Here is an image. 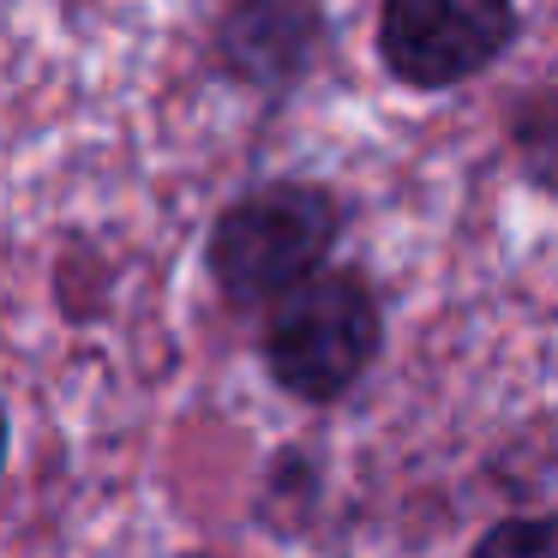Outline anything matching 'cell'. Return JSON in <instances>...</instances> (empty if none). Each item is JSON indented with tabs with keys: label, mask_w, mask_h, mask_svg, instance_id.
Wrapping results in <instances>:
<instances>
[{
	"label": "cell",
	"mask_w": 558,
	"mask_h": 558,
	"mask_svg": "<svg viewBox=\"0 0 558 558\" xmlns=\"http://www.w3.org/2000/svg\"><path fill=\"white\" fill-rule=\"evenodd\" d=\"M510 150L534 193L558 198V78L510 102Z\"/></svg>",
	"instance_id": "5"
},
{
	"label": "cell",
	"mask_w": 558,
	"mask_h": 558,
	"mask_svg": "<svg viewBox=\"0 0 558 558\" xmlns=\"http://www.w3.org/2000/svg\"><path fill=\"white\" fill-rule=\"evenodd\" d=\"M349 229V205L318 181H265L222 205L205 234V270L234 313H265L270 301L330 265Z\"/></svg>",
	"instance_id": "1"
},
{
	"label": "cell",
	"mask_w": 558,
	"mask_h": 558,
	"mask_svg": "<svg viewBox=\"0 0 558 558\" xmlns=\"http://www.w3.org/2000/svg\"><path fill=\"white\" fill-rule=\"evenodd\" d=\"M517 0H378V61L409 90H457L517 43Z\"/></svg>",
	"instance_id": "3"
},
{
	"label": "cell",
	"mask_w": 558,
	"mask_h": 558,
	"mask_svg": "<svg viewBox=\"0 0 558 558\" xmlns=\"http://www.w3.org/2000/svg\"><path fill=\"white\" fill-rule=\"evenodd\" d=\"M7 445H13V421H7V397H0V481H7Z\"/></svg>",
	"instance_id": "7"
},
{
	"label": "cell",
	"mask_w": 558,
	"mask_h": 558,
	"mask_svg": "<svg viewBox=\"0 0 558 558\" xmlns=\"http://www.w3.org/2000/svg\"><path fill=\"white\" fill-rule=\"evenodd\" d=\"M265 373L289 402L330 409L385 354V306L361 270H313L282 301L265 306Z\"/></svg>",
	"instance_id": "2"
},
{
	"label": "cell",
	"mask_w": 558,
	"mask_h": 558,
	"mask_svg": "<svg viewBox=\"0 0 558 558\" xmlns=\"http://www.w3.org/2000/svg\"><path fill=\"white\" fill-rule=\"evenodd\" d=\"M330 43V25L318 13V0H229V13L217 19V73L234 78L241 90L258 97H289L306 73L318 66Z\"/></svg>",
	"instance_id": "4"
},
{
	"label": "cell",
	"mask_w": 558,
	"mask_h": 558,
	"mask_svg": "<svg viewBox=\"0 0 558 558\" xmlns=\"http://www.w3.org/2000/svg\"><path fill=\"white\" fill-rule=\"evenodd\" d=\"M469 558H558V510H541V517H498L493 529L469 546Z\"/></svg>",
	"instance_id": "6"
}]
</instances>
